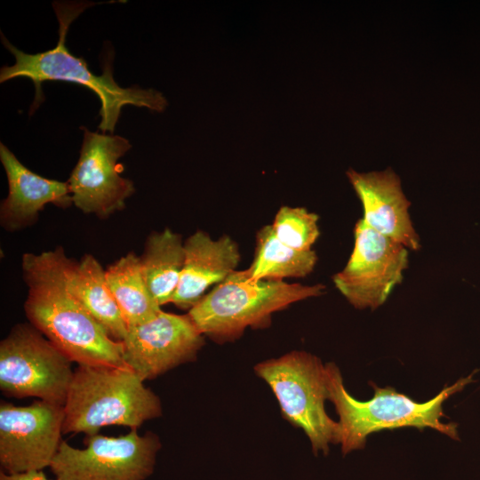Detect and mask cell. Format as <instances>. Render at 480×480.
<instances>
[{"instance_id": "6da1fadb", "label": "cell", "mask_w": 480, "mask_h": 480, "mask_svg": "<svg viewBox=\"0 0 480 480\" xmlns=\"http://www.w3.org/2000/svg\"><path fill=\"white\" fill-rule=\"evenodd\" d=\"M73 260L61 246L23 254V278L28 288L24 311L29 324L78 365L124 366L123 343L111 338L73 290Z\"/></svg>"}, {"instance_id": "2e32d148", "label": "cell", "mask_w": 480, "mask_h": 480, "mask_svg": "<svg viewBox=\"0 0 480 480\" xmlns=\"http://www.w3.org/2000/svg\"><path fill=\"white\" fill-rule=\"evenodd\" d=\"M140 258L148 289L162 307L172 303L185 262V247L180 235L164 228L147 238Z\"/></svg>"}, {"instance_id": "ffe728a7", "label": "cell", "mask_w": 480, "mask_h": 480, "mask_svg": "<svg viewBox=\"0 0 480 480\" xmlns=\"http://www.w3.org/2000/svg\"><path fill=\"white\" fill-rule=\"evenodd\" d=\"M318 219L316 213L303 207L282 206L271 227L284 244L298 251H308L320 235Z\"/></svg>"}, {"instance_id": "4fadbf2b", "label": "cell", "mask_w": 480, "mask_h": 480, "mask_svg": "<svg viewBox=\"0 0 480 480\" xmlns=\"http://www.w3.org/2000/svg\"><path fill=\"white\" fill-rule=\"evenodd\" d=\"M347 177L361 201L362 219L370 228L413 251L420 239L413 228L409 207L398 175L388 168L381 172L347 171Z\"/></svg>"}, {"instance_id": "7c38bea8", "label": "cell", "mask_w": 480, "mask_h": 480, "mask_svg": "<svg viewBox=\"0 0 480 480\" xmlns=\"http://www.w3.org/2000/svg\"><path fill=\"white\" fill-rule=\"evenodd\" d=\"M121 342L124 364L145 381L195 361L204 340L188 314L161 310L150 321L128 327Z\"/></svg>"}, {"instance_id": "ba28073f", "label": "cell", "mask_w": 480, "mask_h": 480, "mask_svg": "<svg viewBox=\"0 0 480 480\" xmlns=\"http://www.w3.org/2000/svg\"><path fill=\"white\" fill-rule=\"evenodd\" d=\"M85 448L62 441L50 468L58 480H146L154 472L161 441L153 432L86 436Z\"/></svg>"}, {"instance_id": "8992f818", "label": "cell", "mask_w": 480, "mask_h": 480, "mask_svg": "<svg viewBox=\"0 0 480 480\" xmlns=\"http://www.w3.org/2000/svg\"><path fill=\"white\" fill-rule=\"evenodd\" d=\"M255 373L271 388L283 417L308 436L315 454L329 452L338 444L339 423L326 413L327 372L321 360L304 351H292L259 363Z\"/></svg>"}, {"instance_id": "52a82bcc", "label": "cell", "mask_w": 480, "mask_h": 480, "mask_svg": "<svg viewBox=\"0 0 480 480\" xmlns=\"http://www.w3.org/2000/svg\"><path fill=\"white\" fill-rule=\"evenodd\" d=\"M72 361L31 324H18L0 342V388L15 398L64 406Z\"/></svg>"}, {"instance_id": "8fae6325", "label": "cell", "mask_w": 480, "mask_h": 480, "mask_svg": "<svg viewBox=\"0 0 480 480\" xmlns=\"http://www.w3.org/2000/svg\"><path fill=\"white\" fill-rule=\"evenodd\" d=\"M64 408L43 400L0 404V465L7 474L50 468L63 440Z\"/></svg>"}, {"instance_id": "5bb4252c", "label": "cell", "mask_w": 480, "mask_h": 480, "mask_svg": "<svg viewBox=\"0 0 480 480\" xmlns=\"http://www.w3.org/2000/svg\"><path fill=\"white\" fill-rule=\"evenodd\" d=\"M0 160L9 188L0 204V224L6 231L32 226L46 204L67 208L73 204L68 181L47 179L30 171L2 142Z\"/></svg>"}, {"instance_id": "277c9868", "label": "cell", "mask_w": 480, "mask_h": 480, "mask_svg": "<svg viewBox=\"0 0 480 480\" xmlns=\"http://www.w3.org/2000/svg\"><path fill=\"white\" fill-rule=\"evenodd\" d=\"M126 365H78L63 406V434L89 436L108 426L138 429L160 417L161 400Z\"/></svg>"}, {"instance_id": "3957f363", "label": "cell", "mask_w": 480, "mask_h": 480, "mask_svg": "<svg viewBox=\"0 0 480 480\" xmlns=\"http://www.w3.org/2000/svg\"><path fill=\"white\" fill-rule=\"evenodd\" d=\"M329 399L334 404L340 417L338 444L343 455L363 449L369 435L382 429L412 427L422 430L436 429L453 440H459L457 424L444 423L441 418L443 404L452 395L461 391L473 381L476 372L460 378L454 384L443 388L435 397L418 403L410 396L398 393L394 388H379L370 382L374 389L372 399L361 402L354 398L343 385L340 369L334 363L325 364Z\"/></svg>"}, {"instance_id": "9c48e42d", "label": "cell", "mask_w": 480, "mask_h": 480, "mask_svg": "<svg viewBox=\"0 0 480 480\" xmlns=\"http://www.w3.org/2000/svg\"><path fill=\"white\" fill-rule=\"evenodd\" d=\"M81 129L79 158L68 180L72 202L81 212L106 219L124 210L135 192L133 182L121 176L118 163L132 145L119 135Z\"/></svg>"}, {"instance_id": "d6986e66", "label": "cell", "mask_w": 480, "mask_h": 480, "mask_svg": "<svg viewBox=\"0 0 480 480\" xmlns=\"http://www.w3.org/2000/svg\"><path fill=\"white\" fill-rule=\"evenodd\" d=\"M316 261L315 251H298L284 244L271 225H266L257 233L254 258L244 271L251 280L300 278L310 274Z\"/></svg>"}, {"instance_id": "e0dca14e", "label": "cell", "mask_w": 480, "mask_h": 480, "mask_svg": "<svg viewBox=\"0 0 480 480\" xmlns=\"http://www.w3.org/2000/svg\"><path fill=\"white\" fill-rule=\"evenodd\" d=\"M70 278L73 290L89 314L117 341H123L127 324L108 285L105 269L91 254L73 260Z\"/></svg>"}, {"instance_id": "5b68a950", "label": "cell", "mask_w": 480, "mask_h": 480, "mask_svg": "<svg viewBox=\"0 0 480 480\" xmlns=\"http://www.w3.org/2000/svg\"><path fill=\"white\" fill-rule=\"evenodd\" d=\"M325 286L303 285L283 280H251L244 270H236L188 310L204 334L231 340L247 327L267 323L270 316L289 305L324 293Z\"/></svg>"}, {"instance_id": "44dd1931", "label": "cell", "mask_w": 480, "mask_h": 480, "mask_svg": "<svg viewBox=\"0 0 480 480\" xmlns=\"http://www.w3.org/2000/svg\"><path fill=\"white\" fill-rule=\"evenodd\" d=\"M0 480H52L45 476L43 471H31L20 474H7L0 471ZM54 480H58L55 478Z\"/></svg>"}, {"instance_id": "30bf717a", "label": "cell", "mask_w": 480, "mask_h": 480, "mask_svg": "<svg viewBox=\"0 0 480 480\" xmlns=\"http://www.w3.org/2000/svg\"><path fill=\"white\" fill-rule=\"evenodd\" d=\"M354 248L344 268L332 276L340 293L356 308L376 309L404 278L408 251L360 219L354 228Z\"/></svg>"}, {"instance_id": "ac0fdd59", "label": "cell", "mask_w": 480, "mask_h": 480, "mask_svg": "<svg viewBox=\"0 0 480 480\" xmlns=\"http://www.w3.org/2000/svg\"><path fill=\"white\" fill-rule=\"evenodd\" d=\"M105 276L127 327L148 322L161 312L146 284L140 258L133 252L108 266Z\"/></svg>"}, {"instance_id": "7a4b0ae2", "label": "cell", "mask_w": 480, "mask_h": 480, "mask_svg": "<svg viewBox=\"0 0 480 480\" xmlns=\"http://www.w3.org/2000/svg\"><path fill=\"white\" fill-rule=\"evenodd\" d=\"M92 2H58L52 4L59 21V40L55 47L45 52L30 54L24 52L1 34L4 46L14 56L15 63L4 66L0 70V83L15 77H27L35 84L36 96L30 109L34 112L44 100L42 84L48 81L76 83L93 91L100 98L101 121L99 129L113 134L120 117L122 108L126 105L144 107L163 112L167 100L158 91L137 86L124 88L113 77L110 60L105 61L101 75L92 73L85 60L73 55L66 46V36L71 23Z\"/></svg>"}, {"instance_id": "9a60e30c", "label": "cell", "mask_w": 480, "mask_h": 480, "mask_svg": "<svg viewBox=\"0 0 480 480\" xmlns=\"http://www.w3.org/2000/svg\"><path fill=\"white\" fill-rule=\"evenodd\" d=\"M185 262L172 303L191 309L213 284L223 282L240 262L236 243L228 236L212 239L196 231L185 242Z\"/></svg>"}]
</instances>
